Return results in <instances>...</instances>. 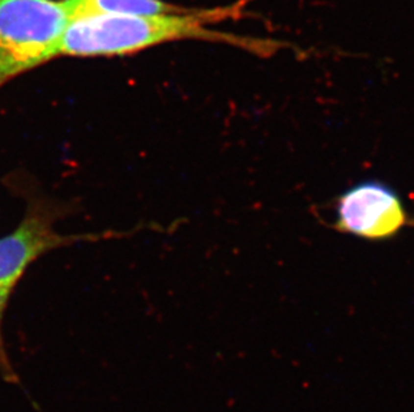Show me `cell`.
<instances>
[{"instance_id":"obj_4","label":"cell","mask_w":414,"mask_h":412,"mask_svg":"<svg viewBox=\"0 0 414 412\" xmlns=\"http://www.w3.org/2000/svg\"><path fill=\"white\" fill-rule=\"evenodd\" d=\"M334 211L333 229L367 241L391 240L414 225L398 193L375 180L350 186L337 198Z\"/></svg>"},{"instance_id":"obj_1","label":"cell","mask_w":414,"mask_h":412,"mask_svg":"<svg viewBox=\"0 0 414 412\" xmlns=\"http://www.w3.org/2000/svg\"><path fill=\"white\" fill-rule=\"evenodd\" d=\"M249 0L215 8H189L180 14L161 15H86L71 19L62 41L61 55L121 56L174 41H202L238 47L268 58L286 48L273 39L243 36L209 28L213 23L240 21L253 16Z\"/></svg>"},{"instance_id":"obj_2","label":"cell","mask_w":414,"mask_h":412,"mask_svg":"<svg viewBox=\"0 0 414 412\" xmlns=\"http://www.w3.org/2000/svg\"><path fill=\"white\" fill-rule=\"evenodd\" d=\"M70 21L63 0H0V89L61 55Z\"/></svg>"},{"instance_id":"obj_3","label":"cell","mask_w":414,"mask_h":412,"mask_svg":"<svg viewBox=\"0 0 414 412\" xmlns=\"http://www.w3.org/2000/svg\"><path fill=\"white\" fill-rule=\"evenodd\" d=\"M51 207L31 205L14 230L0 237V368L14 376L1 340V322L12 293L25 272L46 253L82 241H94L105 234H62L54 227Z\"/></svg>"},{"instance_id":"obj_5","label":"cell","mask_w":414,"mask_h":412,"mask_svg":"<svg viewBox=\"0 0 414 412\" xmlns=\"http://www.w3.org/2000/svg\"><path fill=\"white\" fill-rule=\"evenodd\" d=\"M71 19L86 15H161L189 8L164 0H63Z\"/></svg>"}]
</instances>
